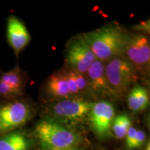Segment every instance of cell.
I'll return each mask as SVG.
<instances>
[{"instance_id":"obj_1","label":"cell","mask_w":150,"mask_h":150,"mask_svg":"<svg viewBox=\"0 0 150 150\" xmlns=\"http://www.w3.org/2000/svg\"><path fill=\"white\" fill-rule=\"evenodd\" d=\"M129 33L119 24L106 25L81 35L97 59L104 62L122 54Z\"/></svg>"},{"instance_id":"obj_2","label":"cell","mask_w":150,"mask_h":150,"mask_svg":"<svg viewBox=\"0 0 150 150\" xmlns=\"http://www.w3.org/2000/svg\"><path fill=\"white\" fill-rule=\"evenodd\" d=\"M34 133L41 148L45 150L73 148L81 142L79 136L76 133L51 120L39 122Z\"/></svg>"},{"instance_id":"obj_3","label":"cell","mask_w":150,"mask_h":150,"mask_svg":"<svg viewBox=\"0 0 150 150\" xmlns=\"http://www.w3.org/2000/svg\"><path fill=\"white\" fill-rule=\"evenodd\" d=\"M105 72L115 97L125 95L137 80L138 72L135 67L122 56L106 61Z\"/></svg>"},{"instance_id":"obj_4","label":"cell","mask_w":150,"mask_h":150,"mask_svg":"<svg viewBox=\"0 0 150 150\" xmlns=\"http://www.w3.org/2000/svg\"><path fill=\"white\" fill-rule=\"evenodd\" d=\"M122 56L134 65L137 72L147 74L150 65L149 36L140 33H129Z\"/></svg>"},{"instance_id":"obj_5","label":"cell","mask_w":150,"mask_h":150,"mask_svg":"<svg viewBox=\"0 0 150 150\" xmlns=\"http://www.w3.org/2000/svg\"><path fill=\"white\" fill-rule=\"evenodd\" d=\"M32 108L27 103L15 101L0 106V135L14 131L30 120Z\"/></svg>"},{"instance_id":"obj_6","label":"cell","mask_w":150,"mask_h":150,"mask_svg":"<svg viewBox=\"0 0 150 150\" xmlns=\"http://www.w3.org/2000/svg\"><path fill=\"white\" fill-rule=\"evenodd\" d=\"M65 61L68 68L85 74L97 58L82 38L76 36L67 46Z\"/></svg>"},{"instance_id":"obj_7","label":"cell","mask_w":150,"mask_h":150,"mask_svg":"<svg viewBox=\"0 0 150 150\" xmlns=\"http://www.w3.org/2000/svg\"><path fill=\"white\" fill-rule=\"evenodd\" d=\"M115 113V107L108 101L93 103L88 116L92 129L99 138L105 139L111 136Z\"/></svg>"},{"instance_id":"obj_8","label":"cell","mask_w":150,"mask_h":150,"mask_svg":"<svg viewBox=\"0 0 150 150\" xmlns=\"http://www.w3.org/2000/svg\"><path fill=\"white\" fill-rule=\"evenodd\" d=\"M93 103L79 98L62 99L50 108V113L67 121H78L88 115Z\"/></svg>"},{"instance_id":"obj_9","label":"cell","mask_w":150,"mask_h":150,"mask_svg":"<svg viewBox=\"0 0 150 150\" xmlns=\"http://www.w3.org/2000/svg\"><path fill=\"white\" fill-rule=\"evenodd\" d=\"M88 89L97 95L115 97L108 83L104 62L96 60L85 74Z\"/></svg>"},{"instance_id":"obj_10","label":"cell","mask_w":150,"mask_h":150,"mask_svg":"<svg viewBox=\"0 0 150 150\" xmlns=\"http://www.w3.org/2000/svg\"><path fill=\"white\" fill-rule=\"evenodd\" d=\"M7 39L17 56L29 45L31 40V35L26 26L16 16H10L8 19Z\"/></svg>"},{"instance_id":"obj_11","label":"cell","mask_w":150,"mask_h":150,"mask_svg":"<svg viewBox=\"0 0 150 150\" xmlns=\"http://www.w3.org/2000/svg\"><path fill=\"white\" fill-rule=\"evenodd\" d=\"M24 79L18 67L3 73L0 76V96L12 98L20 96L23 93Z\"/></svg>"},{"instance_id":"obj_12","label":"cell","mask_w":150,"mask_h":150,"mask_svg":"<svg viewBox=\"0 0 150 150\" xmlns=\"http://www.w3.org/2000/svg\"><path fill=\"white\" fill-rule=\"evenodd\" d=\"M45 92L49 97L53 99L72 98L70 86L64 70L54 73L48 78L45 85Z\"/></svg>"},{"instance_id":"obj_13","label":"cell","mask_w":150,"mask_h":150,"mask_svg":"<svg viewBox=\"0 0 150 150\" xmlns=\"http://www.w3.org/2000/svg\"><path fill=\"white\" fill-rule=\"evenodd\" d=\"M31 141L23 133L14 131L0 137V150H29Z\"/></svg>"},{"instance_id":"obj_14","label":"cell","mask_w":150,"mask_h":150,"mask_svg":"<svg viewBox=\"0 0 150 150\" xmlns=\"http://www.w3.org/2000/svg\"><path fill=\"white\" fill-rule=\"evenodd\" d=\"M127 103L129 108L133 111H143L149 106V93L142 86H134L129 93Z\"/></svg>"},{"instance_id":"obj_15","label":"cell","mask_w":150,"mask_h":150,"mask_svg":"<svg viewBox=\"0 0 150 150\" xmlns=\"http://www.w3.org/2000/svg\"><path fill=\"white\" fill-rule=\"evenodd\" d=\"M63 70L68 81L72 97L81 95L88 91V81L85 74L73 70L68 67Z\"/></svg>"},{"instance_id":"obj_16","label":"cell","mask_w":150,"mask_h":150,"mask_svg":"<svg viewBox=\"0 0 150 150\" xmlns=\"http://www.w3.org/2000/svg\"><path fill=\"white\" fill-rule=\"evenodd\" d=\"M131 127V120L128 115L122 114L114 117L111 130L118 139H122L126 136L127 133Z\"/></svg>"},{"instance_id":"obj_17","label":"cell","mask_w":150,"mask_h":150,"mask_svg":"<svg viewBox=\"0 0 150 150\" xmlns=\"http://www.w3.org/2000/svg\"><path fill=\"white\" fill-rule=\"evenodd\" d=\"M146 140V134L142 130H138L137 129L136 136H135L134 140L133 141L130 149H134L139 148L142 145Z\"/></svg>"},{"instance_id":"obj_18","label":"cell","mask_w":150,"mask_h":150,"mask_svg":"<svg viewBox=\"0 0 150 150\" xmlns=\"http://www.w3.org/2000/svg\"><path fill=\"white\" fill-rule=\"evenodd\" d=\"M134 31H138L137 33H143V34L149 35L150 32V21L149 20L140 22L139 24H136L132 27Z\"/></svg>"},{"instance_id":"obj_19","label":"cell","mask_w":150,"mask_h":150,"mask_svg":"<svg viewBox=\"0 0 150 150\" xmlns=\"http://www.w3.org/2000/svg\"><path fill=\"white\" fill-rule=\"evenodd\" d=\"M137 129L134 127H131L127 131L126 135V146L129 149H131V145H132L133 141H134L135 136H136Z\"/></svg>"},{"instance_id":"obj_20","label":"cell","mask_w":150,"mask_h":150,"mask_svg":"<svg viewBox=\"0 0 150 150\" xmlns=\"http://www.w3.org/2000/svg\"><path fill=\"white\" fill-rule=\"evenodd\" d=\"M53 150H82V149H79L76 147H73V148H68V149H53Z\"/></svg>"},{"instance_id":"obj_21","label":"cell","mask_w":150,"mask_h":150,"mask_svg":"<svg viewBox=\"0 0 150 150\" xmlns=\"http://www.w3.org/2000/svg\"><path fill=\"white\" fill-rule=\"evenodd\" d=\"M145 150H150V143H149V142H148L147 143V145H146Z\"/></svg>"}]
</instances>
